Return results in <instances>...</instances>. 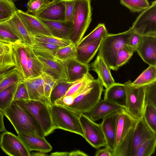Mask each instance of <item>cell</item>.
Wrapping results in <instances>:
<instances>
[{
  "mask_svg": "<svg viewBox=\"0 0 156 156\" xmlns=\"http://www.w3.org/2000/svg\"><path fill=\"white\" fill-rule=\"evenodd\" d=\"M138 120L123 108L119 112L113 156H130L132 138Z\"/></svg>",
  "mask_w": 156,
  "mask_h": 156,
  "instance_id": "obj_1",
  "label": "cell"
},
{
  "mask_svg": "<svg viewBox=\"0 0 156 156\" xmlns=\"http://www.w3.org/2000/svg\"><path fill=\"white\" fill-rule=\"evenodd\" d=\"M17 133H26L45 137L44 132L34 116L15 101L3 112Z\"/></svg>",
  "mask_w": 156,
  "mask_h": 156,
  "instance_id": "obj_2",
  "label": "cell"
},
{
  "mask_svg": "<svg viewBox=\"0 0 156 156\" xmlns=\"http://www.w3.org/2000/svg\"><path fill=\"white\" fill-rule=\"evenodd\" d=\"M132 31L131 27L123 32L117 34L108 33L103 39L98 55L103 58L111 69L118 70L116 64L118 52L121 48L128 45V40Z\"/></svg>",
  "mask_w": 156,
  "mask_h": 156,
  "instance_id": "obj_3",
  "label": "cell"
},
{
  "mask_svg": "<svg viewBox=\"0 0 156 156\" xmlns=\"http://www.w3.org/2000/svg\"><path fill=\"white\" fill-rule=\"evenodd\" d=\"M103 87L98 79H94L75 98L71 105L65 107L80 113L88 112L101 99Z\"/></svg>",
  "mask_w": 156,
  "mask_h": 156,
  "instance_id": "obj_4",
  "label": "cell"
},
{
  "mask_svg": "<svg viewBox=\"0 0 156 156\" xmlns=\"http://www.w3.org/2000/svg\"><path fill=\"white\" fill-rule=\"evenodd\" d=\"M73 26L70 40L76 47L83 37L92 19L91 0H74Z\"/></svg>",
  "mask_w": 156,
  "mask_h": 156,
  "instance_id": "obj_5",
  "label": "cell"
},
{
  "mask_svg": "<svg viewBox=\"0 0 156 156\" xmlns=\"http://www.w3.org/2000/svg\"><path fill=\"white\" fill-rule=\"evenodd\" d=\"M51 111L55 129H59L68 131L83 137L80 120L81 113L66 107L54 104L51 105Z\"/></svg>",
  "mask_w": 156,
  "mask_h": 156,
  "instance_id": "obj_6",
  "label": "cell"
},
{
  "mask_svg": "<svg viewBox=\"0 0 156 156\" xmlns=\"http://www.w3.org/2000/svg\"><path fill=\"white\" fill-rule=\"evenodd\" d=\"M15 101L34 116L43 129L45 136L55 130L51 113V107L39 100L28 99Z\"/></svg>",
  "mask_w": 156,
  "mask_h": 156,
  "instance_id": "obj_7",
  "label": "cell"
},
{
  "mask_svg": "<svg viewBox=\"0 0 156 156\" xmlns=\"http://www.w3.org/2000/svg\"><path fill=\"white\" fill-rule=\"evenodd\" d=\"M132 82L129 80L124 83L126 94L125 109L133 117L139 119L143 117L147 86H135L133 85Z\"/></svg>",
  "mask_w": 156,
  "mask_h": 156,
  "instance_id": "obj_8",
  "label": "cell"
},
{
  "mask_svg": "<svg viewBox=\"0 0 156 156\" xmlns=\"http://www.w3.org/2000/svg\"><path fill=\"white\" fill-rule=\"evenodd\" d=\"M133 31L142 36H156V1L137 16L131 27Z\"/></svg>",
  "mask_w": 156,
  "mask_h": 156,
  "instance_id": "obj_9",
  "label": "cell"
},
{
  "mask_svg": "<svg viewBox=\"0 0 156 156\" xmlns=\"http://www.w3.org/2000/svg\"><path fill=\"white\" fill-rule=\"evenodd\" d=\"M80 120L83 138L93 147L98 149L106 147V142L101 124L97 123L84 113H81Z\"/></svg>",
  "mask_w": 156,
  "mask_h": 156,
  "instance_id": "obj_10",
  "label": "cell"
},
{
  "mask_svg": "<svg viewBox=\"0 0 156 156\" xmlns=\"http://www.w3.org/2000/svg\"><path fill=\"white\" fill-rule=\"evenodd\" d=\"M37 56L43 65V73H45L57 81L67 80L65 66L63 62L58 59L51 53L38 50Z\"/></svg>",
  "mask_w": 156,
  "mask_h": 156,
  "instance_id": "obj_11",
  "label": "cell"
},
{
  "mask_svg": "<svg viewBox=\"0 0 156 156\" xmlns=\"http://www.w3.org/2000/svg\"><path fill=\"white\" fill-rule=\"evenodd\" d=\"M0 147L10 156H30L31 153L18 136L6 131L1 135Z\"/></svg>",
  "mask_w": 156,
  "mask_h": 156,
  "instance_id": "obj_12",
  "label": "cell"
},
{
  "mask_svg": "<svg viewBox=\"0 0 156 156\" xmlns=\"http://www.w3.org/2000/svg\"><path fill=\"white\" fill-rule=\"evenodd\" d=\"M155 137H156V133L149 126L144 118L138 119L132 138L130 156H134L137 149L143 142Z\"/></svg>",
  "mask_w": 156,
  "mask_h": 156,
  "instance_id": "obj_13",
  "label": "cell"
},
{
  "mask_svg": "<svg viewBox=\"0 0 156 156\" xmlns=\"http://www.w3.org/2000/svg\"><path fill=\"white\" fill-rule=\"evenodd\" d=\"M12 58L16 69L22 80L30 78L27 68V57L25 44H11Z\"/></svg>",
  "mask_w": 156,
  "mask_h": 156,
  "instance_id": "obj_14",
  "label": "cell"
},
{
  "mask_svg": "<svg viewBox=\"0 0 156 156\" xmlns=\"http://www.w3.org/2000/svg\"><path fill=\"white\" fill-rule=\"evenodd\" d=\"M136 51L145 62L156 66V36H142Z\"/></svg>",
  "mask_w": 156,
  "mask_h": 156,
  "instance_id": "obj_15",
  "label": "cell"
},
{
  "mask_svg": "<svg viewBox=\"0 0 156 156\" xmlns=\"http://www.w3.org/2000/svg\"><path fill=\"white\" fill-rule=\"evenodd\" d=\"M65 6L63 0H52L34 16L40 19L63 20L65 19Z\"/></svg>",
  "mask_w": 156,
  "mask_h": 156,
  "instance_id": "obj_16",
  "label": "cell"
},
{
  "mask_svg": "<svg viewBox=\"0 0 156 156\" xmlns=\"http://www.w3.org/2000/svg\"><path fill=\"white\" fill-rule=\"evenodd\" d=\"M52 36L70 40L73 29V22L65 20H50L40 19Z\"/></svg>",
  "mask_w": 156,
  "mask_h": 156,
  "instance_id": "obj_17",
  "label": "cell"
},
{
  "mask_svg": "<svg viewBox=\"0 0 156 156\" xmlns=\"http://www.w3.org/2000/svg\"><path fill=\"white\" fill-rule=\"evenodd\" d=\"M16 13L27 29L32 35L42 34L52 36L39 19L20 10L17 9Z\"/></svg>",
  "mask_w": 156,
  "mask_h": 156,
  "instance_id": "obj_18",
  "label": "cell"
},
{
  "mask_svg": "<svg viewBox=\"0 0 156 156\" xmlns=\"http://www.w3.org/2000/svg\"><path fill=\"white\" fill-rule=\"evenodd\" d=\"M119 111L105 117L102 119L101 123L106 142V147L112 153L115 147L117 121Z\"/></svg>",
  "mask_w": 156,
  "mask_h": 156,
  "instance_id": "obj_19",
  "label": "cell"
},
{
  "mask_svg": "<svg viewBox=\"0 0 156 156\" xmlns=\"http://www.w3.org/2000/svg\"><path fill=\"white\" fill-rule=\"evenodd\" d=\"M89 66L91 70L97 73L98 79L105 89L115 83L111 73V69L100 55H98L95 60Z\"/></svg>",
  "mask_w": 156,
  "mask_h": 156,
  "instance_id": "obj_20",
  "label": "cell"
},
{
  "mask_svg": "<svg viewBox=\"0 0 156 156\" xmlns=\"http://www.w3.org/2000/svg\"><path fill=\"white\" fill-rule=\"evenodd\" d=\"M65 66L67 80L73 82L82 79L89 72L90 66L73 58L63 62Z\"/></svg>",
  "mask_w": 156,
  "mask_h": 156,
  "instance_id": "obj_21",
  "label": "cell"
},
{
  "mask_svg": "<svg viewBox=\"0 0 156 156\" xmlns=\"http://www.w3.org/2000/svg\"><path fill=\"white\" fill-rule=\"evenodd\" d=\"M18 136L27 149L32 151H41L45 153L50 151L52 147L45 137L26 133H18Z\"/></svg>",
  "mask_w": 156,
  "mask_h": 156,
  "instance_id": "obj_22",
  "label": "cell"
},
{
  "mask_svg": "<svg viewBox=\"0 0 156 156\" xmlns=\"http://www.w3.org/2000/svg\"><path fill=\"white\" fill-rule=\"evenodd\" d=\"M122 108L106 100L101 99L92 109L85 114L95 122L111 113L119 111Z\"/></svg>",
  "mask_w": 156,
  "mask_h": 156,
  "instance_id": "obj_23",
  "label": "cell"
},
{
  "mask_svg": "<svg viewBox=\"0 0 156 156\" xmlns=\"http://www.w3.org/2000/svg\"><path fill=\"white\" fill-rule=\"evenodd\" d=\"M23 81L27 90L30 99L41 101L51 106V105L45 97L44 82L41 75L27 79Z\"/></svg>",
  "mask_w": 156,
  "mask_h": 156,
  "instance_id": "obj_24",
  "label": "cell"
},
{
  "mask_svg": "<svg viewBox=\"0 0 156 156\" xmlns=\"http://www.w3.org/2000/svg\"><path fill=\"white\" fill-rule=\"evenodd\" d=\"M104 99L125 108L126 94L124 84L115 83L105 89Z\"/></svg>",
  "mask_w": 156,
  "mask_h": 156,
  "instance_id": "obj_25",
  "label": "cell"
},
{
  "mask_svg": "<svg viewBox=\"0 0 156 156\" xmlns=\"http://www.w3.org/2000/svg\"><path fill=\"white\" fill-rule=\"evenodd\" d=\"M7 21L22 43L31 46L36 43L34 36L27 29L16 11Z\"/></svg>",
  "mask_w": 156,
  "mask_h": 156,
  "instance_id": "obj_26",
  "label": "cell"
},
{
  "mask_svg": "<svg viewBox=\"0 0 156 156\" xmlns=\"http://www.w3.org/2000/svg\"><path fill=\"white\" fill-rule=\"evenodd\" d=\"M103 39L78 45L76 58L82 63L88 64L98 52Z\"/></svg>",
  "mask_w": 156,
  "mask_h": 156,
  "instance_id": "obj_27",
  "label": "cell"
},
{
  "mask_svg": "<svg viewBox=\"0 0 156 156\" xmlns=\"http://www.w3.org/2000/svg\"><path fill=\"white\" fill-rule=\"evenodd\" d=\"M27 57V68L30 78L40 76L43 73V65L31 47L25 44Z\"/></svg>",
  "mask_w": 156,
  "mask_h": 156,
  "instance_id": "obj_28",
  "label": "cell"
},
{
  "mask_svg": "<svg viewBox=\"0 0 156 156\" xmlns=\"http://www.w3.org/2000/svg\"><path fill=\"white\" fill-rule=\"evenodd\" d=\"M14 66L11 44L0 41V70Z\"/></svg>",
  "mask_w": 156,
  "mask_h": 156,
  "instance_id": "obj_29",
  "label": "cell"
},
{
  "mask_svg": "<svg viewBox=\"0 0 156 156\" xmlns=\"http://www.w3.org/2000/svg\"><path fill=\"white\" fill-rule=\"evenodd\" d=\"M156 81V66L149 65L133 82L134 86H147Z\"/></svg>",
  "mask_w": 156,
  "mask_h": 156,
  "instance_id": "obj_30",
  "label": "cell"
},
{
  "mask_svg": "<svg viewBox=\"0 0 156 156\" xmlns=\"http://www.w3.org/2000/svg\"><path fill=\"white\" fill-rule=\"evenodd\" d=\"M77 81L71 82L67 80L58 81L53 87L50 96L51 105L57 100L65 95L69 88Z\"/></svg>",
  "mask_w": 156,
  "mask_h": 156,
  "instance_id": "obj_31",
  "label": "cell"
},
{
  "mask_svg": "<svg viewBox=\"0 0 156 156\" xmlns=\"http://www.w3.org/2000/svg\"><path fill=\"white\" fill-rule=\"evenodd\" d=\"M0 41L11 44L22 43L7 21L0 23Z\"/></svg>",
  "mask_w": 156,
  "mask_h": 156,
  "instance_id": "obj_32",
  "label": "cell"
},
{
  "mask_svg": "<svg viewBox=\"0 0 156 156\" xmlns=\"http://www.w3.org/2000/svg\"><path fill=\"white\" fill-rule=\"evenodd\" d=\"M94 79L91 74L88 73L82 79L73 84L64 96H69L74 101L75 98L84 89L88 83Z\"/></svg>",
  "mask_w": 156,
  "mask_h": 156,
  "instance_id": "obj_33",
  "label": "cell"
},
{
  "mask_svg": "<svg viewBox=\"0 0 156 156\" xmlns=\"http://www.w3.org/2000/svg\"><path fill=\"white\" fill-rule=\"evenodd\" d=\"M19 82L0 92V109L3 112L13 101L15 92Z\"/></svg>",
  "mask_w": 156,
  "mask_h": 156,
  "instance_id": "obj_34",
  "label": "cell"
},
{
  "mask_svg": "<svg viewBox=\"0 0 156 156\" xmlns=\"http://www.w3.org/2000/svg\"><path fill=\"white\" fill-rule=\"evenodd\" d=\"M108 33L105 24L99 23L93 31L82 38L78 45L104 38Z\"/></svg>",
  "mask_w": 156,
  "mask_h": 156,
  "instance_id": "obj_35",
  "label": "cell"
},
{
  "mask_svg": "<svg viewBox=\"0 0 156 156\" xmlns=\"http://www.w3.org/2000/svg\"><path fill=\"white\" fill-rule=\"evenodd\" d=\"M76 46L73 43L65 46L60 47L57 50L55 57L63 62L76 58Z\"/></svg>",
  "mask_w": 156,
  "mask_h": 156,
  "instance_id": "obj_36",
  "label": "cell"
},
{
  "mask_svg": "<svg viewBox=\"0 0 156 156\" xmlns=\"http://www.w3.org/2000/svg\"><path fill=\"white\" fill-rule=\"evenodd\" d=\"M156 146V137L147 140L139 147L134 156H151L155 152Z\"/></svg>",
  "mask_w": 156,
  "mask_h": 156,
  "instance_id": "obj_37",
  "label": "cell"
},
{
  "mask_svg": "<svg viewBox=\"0 0 156 156\" xmlns=\"http://www.w3.org/2000/svg\"><path fill=\"white\" fill-rule=\"evenodd\" d=\"M120 3L128 8L131 12H139L150 6L147 0H120Z\"/></svg>",
  "mask_w": 156,
  "mask_h": 156,
  "instance_id": "obj_38",
  "label": "cell"
},
{
  "mask_svg": "<svg viewBox=\"0 0 156 156\" xmlns=\"http://www.w3.org/2000/svg\"><path fill=\"white\" fill-rule=\"evenodd\" d=\"M33 35L34 36L36 42L45 43L58 45L61 47L65 46L73 43L70 40L59 38L53 36L42 34Z\"/></svg>",
  "mask_w": 156,
  "mask_h": 156,
  "instance_id": "obj_39",
  "label": "cell"
},
{
  "mask_svg": "<svg viewBox=\"0 0 156 156\" xmlns=\"http://www.w3.org/2000/svg\"><path fill=\"white\" fill-rule=\"evenodd\" d=\"M134 51V50L128 45L122 47L119 50L117 54L116 63L118 69L128 62Z\"/></svg>",
  "mask_w": 156,
  "mask_h": 156,
  "instance_id": "obj_40",
  "label": "cell"
},
{
  "mask_svg": "<svg viewBox=\"0 0 156 156\" xmlns=\"http://www.w3.org/2000/svg\"><path fill=\"white\" fill-rule=\"evenodd\" d=\"M143 117L149 126L156 133V108L150 105H146Z\"/></svg>",
  "mask_w": 156,
  "mask_h": 156,
  "instance_id": "obj_41",
  "label": "cell"
},
{
  "mask_svg": "<svg viewBox=\"0 0 156 156\" xmlns=\"http://www.w3.org/2000/svg\"><path fill=\"white\" fill-rule=\"evenodd\" d=\"M41 76L44 82L45 97L51 105L50 101V96L52 89L57 81L52 76L45 73H43Z\"/></svg>",
  "mask_w": 156,
  "mask_h": 156,
  "instance_id": "obj_42",
  "label": "cell"
},
{
  "mask_svg": "<svg viewBox=\"0 0 156 156\" xmlns=\"http://www.w3.org/2000/svg\"><path fill=\"white\" fill-rule=\"evenodd\" d=\"M145 105L156 108V81L147 85L145 95Z\"/></svg>",
  "mask_w": 156,
  "mask_h": 156,
  "instance_id": "obj_43",
  "label": "cell"
},
{
  "mask_svg": "<svg viewBox=\"0 0 156 156\" xmlns=\"http://www.w3.org/2000/svg\"><path fill=\"white\" fill-rule=\"evenodd\" d=\"M50 1V0H29L26 12L34 16Z\"/></svg>",
  "mask_w": 156,
  "mask_h": 156,
  "instance_id": "obj_44",
  "label": "cell"
},
{
  "mask_svg": "<svg viewBox=\"0 0 156 156\" xmlns=\"http://www.w3.org/2000/svg\"><path fill=\"white\" fill-rule=\"evenodd\" d=\"M22 80L16 69L9 73L0 84V92Z\"/></svg>",
  "mask_w": 156,
  "mask_h": 156,
  "instance_id": "obj_45",
  "label": "cell"
},
{
  "mask_svg": "<svg viewBox=\"0 0 156 156\" xmlns=\"http://www.w3.org/2000/svg\"><path fill=\"white\" fill-rule=\"evenodd\" d=\"M30 99L27 90L23 80H21L18 83L16 90L13 101Z\"/></svg>",
  "mask_w": 156,
  "mask_h": 156,
  "instance_id": "obj_46",
  "label": "cell"
},
{
  "mask_svg": "<svg viewBox=\"0 0 156 156\" xmlns=\"http://www.w3.org/2000/svg\"><path fill=\"white\" fill-rule=\"evenodd\" d=\"M17 9L11 0H0V11L10 17L15 13Z\"/></svg>",
  "mask_w": 156,
  "mask_h": 156,
  "instance_id": "obj_47",
  "label": "cell"
},
{
  "mask_svg": "<svg viewBox=\"0 0 156 156\" xmlns=\"http://www.w3.org/2000/svg\"><path fill=\"white\" fill-rule=\"evenodd\" d=\"M31 47L32 48L41 50L51 53L55 55L57 50L61 47L57 45L37 42Z\"/></svg>",
  "mask_w": 156,
  "mask_h": 156,
  "instance_id": "obj_48",
  "label": "cell"
},
{
  "mask_svg": "<svg viewBox=\"0 0 156 156\" xmlns=\"http://www.w3.org/2000/svg\"><path fill=\"white\" fill-rule=\"evenodd\" d=\"M65 6L64 20L73 22L74 12V0H63Z\"/></svg>",
  "mask_w": 156,
  "mask_h": 156,
  "instance_id": "obj_49",
  "label": "cell"
},
{
  "mask_svg": "<svg viewBox=\"0 0 156 156\" xmlns=\"http://www.w3.org/2000/svg\"><path fill=\"white\" fill-rule=\"evenodd\" d=\"M142 36V35L132 30L128 40V45L136 51L140 44Z\"/></svg>",
  "mask_w": 156,
  "mask_h": 156,
  "instance_id": "obj_50",
  "label": "cell"
},
{
  "mask_svg": "<svg viewBox=\"0 0 156 156\" xmlns=\"http://www.w3.org/2000/svg\"><path fill=\"white\" fill-rule=\"evenodd\" d=\"M51 156H87L88 155L84 152L80 150H76L70 152H55L52 153Z\"/></svg>",
  "mask_w": 156,
  "mask_h": 156,
  "instance_id": "obj_51",
  "label": "cell"
},
{
  "mask_svg": "<svg viewBox=\"0 0 156 156\" xmlns=\"http://www.w3.org/2000/svg\"><path fill=\"white\" fill-rule=\"evenodd\" d=\"M98 149L95 153V156H113L112 152L107 147L102 149Z\"/></svg>",
  "mask_w": 156,
  "mask_h": 156,
  "instance_id": "obj_52",
  "label": "cell"
},
{
  "mask_svg": "<svg viewBox=\"0 0 156 156\" xmlns=\"http://www.w3.org/2000/svg\"><path fill=\"white\" fill-rule=\"evenodd\" d=\"M3 112L0 109V133L6 131L4 122Z\"/></svg>",
  "mask_w": 156,
  "mask_h": 156,
  "instance_id": "obj_53",
  "label": "cell"
},
{
  "mask_svg": "<svg viewBox=\"0 0 156 156\" xmlns=\"http://www.w3.org/2000/svg\"><path fill=\"white\" fill-rule=\"evenodd\" d=\"M16 69L15 66L7 67L0 70V76L6 73L11 72Z\"/></svg>",
  "mask_w": 156,
  "mask_h": 156,
  "instance_id": "obj_54",
  "label": "cell"
},
{
  "mask_svg": "<svg viewBox=\"0 0 156 156\" xmlns=\"http://www.w3.org/2000/svg\"><path fill=\"white\" fill-rule=\"evenodd\" d=\"M10 17L0 11V23L7 21Z\"/></svg>",
  "mask_w": 156,
  "mask_h": 156,
  "instance_id": "obj_55",
  "label": "cell"
},
{
  "mask_svg": "<svg viewBox=\"0 0 156 156\" xmlns=\"http://www.w3.org/2000/svg\"><path fill=\"white\" fill-rule=\"evenodd\" d=\"M47 155H48L45 154V153L39 151L38 152L32 153L30 154V156H44Z\"/></svg>",
  "mask_w": 156,
  "mask_h": 156,
  "instance_id": "obj_56",
  "label": "cell"
},
{
  "mask_svg": "<svg viewBox=\"0 0 156 156\" xmlns=\"http://www.w3.org/2000/svg\"><path fill=\"white\" fill-rule=\"evenodd\" d=\"M12 71L10 72H9L6 73H5V74H4L3 75H2L0 76V84L2 82V81H3V80L5 79V78L6 77L7 75L9 73H10Z\"/></svg>",
  "mask_w": 156,
  "mask_h": 156,
  "instance_id": "obj_57",
  "label": "cell"
},
{
  "mask_svg": "<svg viewBox=\"0 0 156 156\" xmlns=\"http://www.w3.org/2000/svg\"></svg>",
  "mask_w": 156,
  "mask_h": 156,
  "instance_id": "obj_58",
  "label": "cell"
}]
</instances>
